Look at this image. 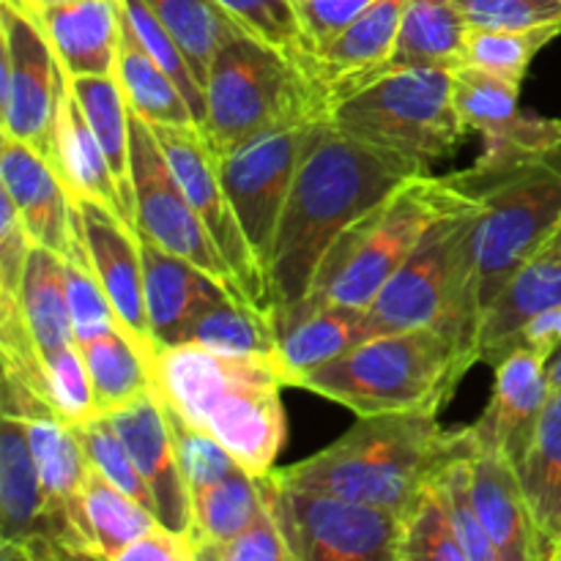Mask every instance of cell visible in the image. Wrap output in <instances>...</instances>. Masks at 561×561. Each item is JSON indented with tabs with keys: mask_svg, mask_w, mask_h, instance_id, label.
Here are the masks:
<instances>
[{
	"mask_svg": "<svg viewBox=\"0 0 561 561\" xmlns=\"http://www.w3.org/2000/svg\"><path fill=\"white\" fill-rule=\"evenodd\" d=\"M471 27L526 31L561 22V0H455Z\"/></svg>",
	"mask_w": 561,
	"mask_h": 561,
	"instance_id": "c3c4849f",
	"label": "cell"
},
{
	"mask_svg": "<svg viewBox=\"0 0 561 561\" xmlns=\"http://www.w3.org/2000/svg\"><path fill=\"white\" fill-rule=\"evenodd\" d=\"M409 0H376L307 60L305 71L329 110L389 69Z\"/></svg>",
	"mask_w": 561,
	"mask_h": 561,
	"instance_id": "44dd1931",
	"label": "cell"
},
{
	"mask_svg": "<svg viewBox=\"0 0 561 561\" xmlns=\"http://www.w3.org/2000/svg\"><path fill=\"white\" fill-rule=\"evenodd\" d=\"M118 436L124 438L131 460L140 469L148 491L153 496V515L164 529L195 540V513L192 491L179 463L173 427L168 409L157 389L131 400L124 409L107 414Z\"/></svg>",
	"mask_w": 561,
	"mask_h": 561,
	"instance_id": "d6986e66",
	"label": "cell"
},
{
	"mask_svg": "<svg viewBox=\"0 0 561 561\" xmlns=\"http://www.w3.org/2000/svg\"><path fill=\"white\" fill-rule=\"evenodd\" d=\"M170 36L179 42L190 60L192 71L206 88L208 69L219 49L233 36L244 33L247 27L222 9L219 0H148ZM250 33V31H247Z\"/></svg>",
	"mask_w": 561,
	"mask_h": 561,
	"instance_id": "d590c367",
	"label": "cell"
},
{
	"mask_svg": "<svg viewBox=\"0 0 561 561\" xmlns=\"http://www.w3.org/2000/svg\"><path fill=\"white\" fill-rule=\"evenodd\" d=\"M140 236L142 250L146 310L153 348H173V345L184 343L186 329L195 321L197 312L230 290L186 257L173 255L148 236Z\"/></svg>",
	"mask_w": 561,
	"mask_h": 561,
	"instance_id": "d4e9b609",
	"label": "cell"
},
{
	"mask_svg": "<svg viewBox=\"0 0 561 561\" xmlns=\"http://www.w3.org/2000/svg\"><path fill=\"white\" fill-rule=\"evenodd\" d=\"M77 348L91 373L99 414H113L153 389L151 362L121 329L80 340Z\"/></svg>",
	"mask_w": 561,
	"mask_h": 561,
	"instance_id": "836d02e7",
	"label": "cell"
},
{
	"mask_svg": "<svg viewBox=\"0 0 561 561\" xmlns=\"http://www.w3.org/2000/svg\"><path fill=\"white\" fill-rule=\"evenodd\" d=\"M551 561H561V537H559V542H557V546H553V553H551Z\"/></svg>",
	"mask_w": 561,
	"mask_h": 561,
	"instance_id": "6f0895ef",
	"label": "cell"
},
{
	"mask_svg": "<svg viewBox=\"0 0 561 561\" xmlns=\"http://www.w3.org/2000/svg\"><path fill=\"white\" fill-rule=\"evenodd\" d=\"M124 22L135 33L137 42L142 44V49L173 77V82L181 88L186 102H190L197 124L203 126V121H206V88L201 85L190 60H186L184 49L170 36V31L162 25L157 11L148 5V0H124Z\"/></svg>",
	"mask_w": 561,
	"mask_h": 561,
	"instance_id": "60d3db41",
	"label": "cell"
},
{
	"mask_svg": "<svg viewBox=\"0 0 561 561\" xmlns=\"http://www.w3.org/2000/svg\"><path fill=\"white\" fill-rule=\"evenodd\" d=\"M75 206L93 272H96L107 299L113 301L124 332L151 362L157 348H153L146 310L140 236L118 211L102 206V203L75 197Z\"/></svg>",
	"mask_w": 561,
	"mask_h": 561,
	"instance_id": "e0dca14e",
	"label": "cell"
},
{
	"mask_svg": "<svg viewBox=\"0 0 561 561\" xmlns=\"http://www.w3.org/2000/svg\"><path fill=\"white\" fill-rule=\"evenodd\" d=\"M520 85L477 66H455V102L469 131H480L485 159L529 157L561 146V121L520 110Z\"/></svg>",
	"mask_w": 561,
	"mask_h": 561,
	"instance_id": "ac0fdd59",
	"label": "cell"
},
{
	"mask_svg": "<svg viewBox=\"0 0 561 561\" xmlns=\"http://www.w3.org/2000/svg\"><path fill=\"white\" fill-rule=\"evenodd\" d=\"M327 115L348 135L422 164L453 157L469 131L455 102V69L447 66L383 71Z\"/></svg>",
	"mask_w": 561,
	"mask_h": 561,
	"instance_id": "ba28073f",
	"label": "cell"
},
{
	"mask_svg": "<svg viewBox=\"0 0 561 561\" xmlns=\"http://www.w3.org/2000/svg\"><path fill=\"white\" fill-rule=\"evenodd\" d=\"M33 247L14 203L0 192V299H16Z\"/></svg>",
	"mask_w": 561,
	"mask_h": 561,
	"instance_id": "f907efd6",
	"label": "cell"
},
{
	"mask_svg": "<svg viewBox=\"0 0 561 561\" xmlns=\"http://www.w3.org/2000/svg\"><path fill=\"white\" fill-rule=\"evenodd\" d=\"M16 305H20L27 332L42 356L75 343L64 255L47 250V247H33L20 294H16Z\"/></svg>",
	"mask_w": 561,
	"mask_h": 561,
	"instance_id": "4dcf8cb0",
	"label": "cell"
},
{
	"mask_svg": "<svg viewBox=\"0 0 561 561\" xmlns=\"http://www.w3.org/2000/svg\"><path fill=\"white\" fill-rule=\"evenodd\" d=\"M0 546L3 559L66 557L25 422L14 414H0Z\"/></svg>",
	"mask_w": 561,
	"mask_h": 561,
	"instance_id": "2e32d148",
	"label": "cell"
},
{
	"mask_svg": "<svg viewBox=\"0 0 561 561\" xmlns=\"http://www.w3.org/2000/svg\"><path fill=\"white\" fill-rule=\"evenodd\" d=\"M233 20H239L252 36L283 49L290 58L307 66L310 42L301 25L296 0H219Z\"/></svg>",
	"mask_w": 561,
	"mask_h": 561,
	"instance_id": "bcb514c9",
	"label": "cell"
},
{
	"mask_svg": "<svg viewBox=\"0 0 561 561\" xmlns=\"http://www.w3.org/2000/svg\"><path fill=\"white\" fill-rule=\"evenodd\" d=\"M118 561H197V546L190 537L175 535L159 524L131 542Z\"/></svg>",
	"mask_w": 561,
	"mask_h": 561,
	"instance_id": "f5cc1de1",
	"label": "cell"
},
{
	"mask_svg": "<svg viewBox=\"0 0 561 561\" xmlns=\"http://www.w3.org/2000/svg\"><path fill=\"white\" fill-rule=\"evenodd\" d=\"M277 340L272 312L225 294L197 312L181 345H203L236 356H274Z\"/></svg>",
	"mask_w": 561,
	"mask_h": 561,
	"instance_id": "d6a6232c",
	"label": "cell"
},
{
	"mask_svg": "<svg viewBox=\"0 0 561 561\" xmlns=\"http://www.w3.org/2000/svg\"><path fill=\"white\" fill-rule=\"evenodd\" d=\"M376 0H296L307 42H310V55L318 47H323L329 38L337 36L345 25H351Z\"/></svg>",
	"mask_w": 561,
	"mask_h": 561,
	"instance_id": "816d5d0a",
	"label": "cell"
},
{
	"mask_svg": "<svg viewBox=\"0 0 561 561\" xmlns=\"http://www.w3.org/2000/svg\"><path fill=\"white\" fill-rule=\"evenodd\" d=\"M85 513L91 520L93 537H96L99 553L107 561H118L131 542L159 526L151 510H146L129 493L104 480L96 469H88Z\"/></svg>",
	"mask_w": 561,
	"mask_h": 561,
	"instance_id": "74e56055",
	"label": "cell"
},
{
	"mask_svg": "<svg viewBox=\"0 0 561 561\" xmlns=\"http://www.w3.org/2000/svg\"><path fill=\"white\" fill-rule=\"evenodd\" d=\"M480 206L474 230L477 294L482 312L515 272L561 225V146L546 153L477 159L453 173Z\"/></svg>",
	"mask_w": 561,
	"mask_h": 561,
	"instance_id": "52a82bcc",
	"label": "cell"
},
{
	"mask_svg": "<svg viewBox=\"0 0 561 561\" xmlns=\"http://www.w3.org/2000/svg\"><path fill=\"white\" fill-rule=\"evenodd\" d=\"M518 477L551 561L553 546L561 537V389H553L542 411L529 453L518 466Z\"/></svg>",
	"mask_w": 561,
	"mask_h": 561,
	"instance_id": "1f68e13d",
	"label": "cell"
},
{
	"mask_svg": "<svg viewBox=\"0 0 561 561\" xmlns=\"http://www.w3.org/2000/svg\"><path fill=\"white\" fill-rule=\"evenodd\" d=\"M0 192L11 197L33 244L64 257L75 250L80 219L53 159L27 142L0 135Z\"/></svg>",
	"mask_w": 561,
	"mask_h": 561,
	"instance_id": "7402d4cb",
	"label": "cell"
},
{
	"mask_svg": "<svg viewBox=\"0 0 561 561\" xmlns=\"http://www.w3.org/2000/svg\"><path fill=\"white\" fill-rule=\"evenodd\" d=\"M548 376H551V387L561 389V354H557L548 365Z\"/></svg>",
	"mask_w": 561,
	"mask_h": 561,
	"instance_id": "9f6ffc18",
	"label": "cell"
},
{
	"mask_svg": "<svg viewBox=\"0 0 561 561\" xmlns=\"http://www.w3.org/2000/svg\"><path fill=\"white\" fill-rule=\"evenodd\" d=\"M553 387L548 359L529 345H515L493 365L491 403L469 425L477 447L496 449L515 463L526 458Z\"/></svg>",
	"mask_w": 561,
	"mask_h": 561,
	"instance_id": "ffe728a7",
	"label": "cell"
},
{
	"mask_svg": "<svg viewBox=\"0 0 561 561\" xmlns=\"http://www.w3.org/2000/svg\"><path fill=\"white\" fill-rule=\"evenodd\" d=\"M118 82L129 107L151 126H192L197 124L190 102L173 77L142 49L135 33L124 22L118 55ZM201 126V124H197Z\"/></svg>",
	"mask_w": 561,
	"mask_h": 561,
	"instance_id": "e575fe53",
	"label": "cell"
},
{
	"mask_svg": "<svg viewBox=\"0 0 561 561\" xmlns=\"http://www.w3.org/2000/svg\"><path fill=\"white\" fill-rule=\"evenodd\" d=\"M471 370L463 348L436 327L367 337L340 359L301 378L299 389L345 405L356 416L442 414Z\"/></svg>",
	"mask_w": 561,
	"mask_h": 561,
	"instance_id": "277c9868",
	"label": "cell"
},
{
	"mask_svg": "<svg viewBox=\"0 0 561 561\" xmlns=\"http://www.w3.org/2000/svg\"><path fill=\"white\" fill-rule=\"evenodd\" d=\"M469 27V20L455 0H409L389 69H403V66L455 69L463 64Z\"/></svg>",
	"mask_w": 561,
	"mask_h": 561,
	"instance_id": "f546056e",
	"label": "cell"
},
{
	"mask_svg": "<svg viewBox=\"0 0 561 561\" xmlns=\"http://www.w3.org/2000/svg\"><path fill=\"white\" fill-rule=\"evenodd\" d=\"M471 433V431H469ZM471 496L499 561H548V546L531 515L518 469L507 455L471 438Z\"/></svg>",
	"mask_w": 561,
	"mask_h": 561,
	"instance_id": "603a6c76",
	"label": "cell"
},
{
	"mask_svg": "<svg viewBox=\"0 0 561 561\" xmlns=\"http://www.w3.org/2000/svg\"><path fill=\"white\" fill-rule=\"evenodd\" d=\"M466 438V427L444 431L427 411L359 416L337 442L279 471L296 485L403 515Z\"/></svg>",
	"mask_w": 561,
	"mask_h": 561,
	"instance_id": "3957f363",
	"label": "cell"
},
{
	"mask_svg": "<svg viewBox=\"0 0 561 561\" xmlns=\"http://www.w3.org/2000/svg\"><path fill=\"white\" fill-rule=\"evenodd\" d=\"M0 414H14L25 422L33 460H36L49 507L58 520L66 557L102 559L85 513V480L91 463L82 453L75 427L60 420L53 405L31 383L9 370H3Z\"/></svg>",
	"mask_w": 561,
	"mask_h": 561,
	"instance_id": "7c38bea8",
	"label": "cell"
},
{
	"mask_svg": "<svg viewBox=\"0 0 561 561\" xmlns=\"http://www.w3.org/2000/svg\"><path fill=\"white\" fill-rule=\"evenodd\" d=\"M153 389L197 431L217 438L250 474L274 469L285 442L283 387L272 356L173 345L153 354Z\"/></svg>",
	"mask_w": 561,
	"mask_h": 561,
	"instance_id": "7a4b0ae2",
	"label": "cell"
},
{
	"mask_svg": "<svg viewBox=\"0 0 561 561\" xmlns=\"http://www.w3.org/2000/svg\"><path fill=\"white\" fill-rule=\"evenodd\" d=\"M458 184V181H455ZM474 197L436 219L403 266L378 290L370 310L376 332L436 327L453 334L471 365L480 362L482 305L477 294V230Z\"/></svg>",
	"mask_w": 561,
	"mask_h": 561,
	"instance_id": "5b68a950",
	"label": "cell"
},
{
	"mask_svg": "<svg viewBox=\"0 0 561 561\" xmlns=\"http://www.w3.org/2000/svg\"><path fill=\"white\" fill-rule=\"evenodd\" d=\"M559 230H561V225H559Z\"/></svg>",
	"mask_w": 561,
	"mask_h": 561,
	"instance_id": "680465c9",
	"label": "cell"
},
{
	"mask_svg": "<svg viewBox=\"0 0 561 561\" xmlns=\"http://www.w3.org/2000/svg\"><path fill=\"white\" fill-rule=\"evenodd\" d=\"M16 5H22L25 11H38L47 9V5H58V3H71V0H14Z\"/></svg>",
	"mask_w": 561,
	"mask_h": 561,
	"instance_id": "11a10c76",
	"label": "cell"
},
{
	"mask_svg": "<svg viewBox=\"0 0 561 561\" xmlns=\"http://www.w3.org/2000/svg\"><path fill=\"white\" fill-rule=\"evenodd\" d=\"M561 305V230L551 236L482 312L480 359L496 365L526 327Z\"/></svg>",
	"mask_w": 561,
	"mask_h": 561,
	"instance_id": "484cf974",
	"label": "cell"
},
{
	"mask_svg": "<svg viewBox=\"0 0 561 561\" xmlns=\"http://www.w3.org/2000/svg\"><path fill=\"white\" fill-rule=\"evenodd\" d=\"M66 75L42 25L14 0L0 5V131L53 159Z\"/></svg>",
	"mask_w": 561,
	"mask_h": 561,
	"instance_id": "4fadbf2b",
	"label": "cell"
},
{
	"mask_svg": "<svg viewBox=\"0 0 561 561\" xmlns=\"http://www.w3.org/2000/svg\"><path fill=\"white\" fill-rule=\"evenodd\" d=\"M263 507L266 502H263L261 480L244 466H236L228 477L192 493L197 553L244 531L247 526L255 524Z\"/></svg>",
	"mask_w": 561,
	"mask_h": 561,
	"instance_id": "8d00e7d4",
	"label": "cell"
},
{
	"mask_svg": "<svg viewBox=\"0 0 561 561\" xmlns=\"http://www.w3.org/2000/svg\"><path fill=\"white\" fill-rule=\"evenodd\" d=\"M82 113L107 157L118 184L126 222L135 228V184H131V110L118 77H75L69 80ZM137 230V228H135Z\"/></svg>",
	"mask_w": 561,
	"mask_h": 561,
	"instance_id": "f1b7e54d",
	"label": "cell"
},
{
	"mask_svg": "<svg viewBox=\"0 0 561 561\" xmlns=\"http://www.w3.org/2000/svg\"><path fill=\"white\" fill-rule=\"evenodd\" d=\"M44 370V398L53 405L55 414L69 425H80L99 414L96 392H93L91 373L82 359L77 343L64 345L42 356Z\"/></svg>",
	"mask_w": 561,
	"mask_h": 561,
	"instance_id": "f6af8a7d",
	"label": "cell"
},
{
	"mask_svg": "<svg viewBox=\"0 0 561 561\" xmlns=\"http://www.w3.org/2000/svg\"><path fill=\"white\" fill-rule=\"evenodd\" d=\"M131 110V107H129ZM131 184H135V228L173 255L186 257L203 272L222 283L236 299L247 301L239 279L225 263L222 252L214 244L211 233L203 225L201 214L186 197L184 186L175 179L173 168L164 159L162 146L151 124L131 110Z\"/></svg>",
	"mask_w": 561,
	"mask_h": 561,
	"instance_id": "5bb4252c",
	"label": "cell"
},
{
	"mask_svg": "<svg viewBox=\"0 0 561 561\" xmlns=\"http://www.w3.org/2000/svg\"><path fill=\"white\" fill-rule=\"evenodd\" d=\"M515 345H529L537 354L546 356L548 365H551L553 356L561 354V305L551 307V310H546L542 316H537L535 321L520 332Z\"/></svg>",
	"mask_w": 561,
	"mask_h": 561,
	"instance_id": "db71d44e",
	"label": "cell"
},
{
	"mask_svg": "<svg viewBox=\"0 0 561 561\" xmlns=\"http://www.w3.org/2000/svg\"><path fill=\"white\" fill-rule=\"evenodd\" d=\"M197 561H294V557H290L288 542H285L283 531H279L277 520H274L272 510L266 504L263 513L255 518V524L230 537L228 542L203 548L197 553Z\"/></svg>",
	"mask_w": 561,
	"mask_h": 561,
	"instance_id": "681fc988",
	"label": "cell"
},
{
	"mask_svg": "<svg viewBox=\"0 0 561 561\" xmlns=\"http://www.w3.org/2000/svg\"><path fill=\"white\" fill-rule=\"evenodd\" d=\"M257 480L294 561H398L400 513L296 485L279 469Z\"/></svg>",
	"mask_w": 561,
	"mask_h": 561,
	"instance_id": "30bf717a",
	"label": "cell"
},
{
	"mask_svg": "<svg viewBox=\"0 0 561 561\" xmlns=\"http://www.w3.org/2000/svg\"><path fill=\"white\" fill-rule=\"evenodd\" d=\"M321 115H327V107L305 66L252 33L230 38L208 69L201 129L214 151L272 126Z\"/></svg>",
	"mask_w": 561,
	"mask_h": 561,
	"instance_id": "9c48e42d",
	"label": "cell"
},
{
	"mask_svg": "<svg viewBox=\"0 0 561 561\" xmlns=\"http://www.w3.org/2000/svg\"><path fill=\"white\" fill-rule=\"evenodd\" d=\"M561 36V22L526 31H496V27H469L463 49V64L482 71L504 77V80L524 85L531 60L546 44Z\"/></svg>",
	"mask_w": 561,
	"mask_h": 561,
	"instance_id": "ab89813d",
	"label": "cell"
},
{
	"mask_svg": "<svg viewBox=\"0 0 561 561\" xmlns=\"http://www.w3.org/2000/svg\"><path fill=\"white\" fill-rule=\"evenodd\" d=\"M151 129L157 135L159 146H162L164 159L173 168L175 179L184 186L186 197H190L195 211L201 214L203 225L211 233L214 244H217L225 263H228L230 272L239 279L241 294L247 296L250 305L272 312L268 310L266 277H263L261 266L255 261V252H252L250 241L244 236V228H241L239 217H236L233 206H230L222 175H219L217 151L208 142V137L203 135L197 124L151 126Z\"/></svg>",
	"mask_w": 561,
	"mask_h": 561,
	"instance_id": "9a60e30c",
	"label": "cell"
},
{
	"mask_svg": "<svg viewBox=\"0 0 561 561\" xmlns=\"http://www.w3.org/2000/svg\"><path fill=\"white\" fill-rule=\"evenodd\" d=\"M64 261H66V294H69L71 323H75V343H80V340H88V337H96V334L113 332V329H121V332H124L113 301L107 299L96 272H93L80 228H77L75 250H71ZM126 337H129V334H126Z\"/></svg>",
	"mask_w": 561,
	"mask_h": 561,
	"instance_id": "7bdbcfd3",
	"label": "cell"
},
{
	"mask_svg": "<svg viewBox=\"0 0 561 561\" xmlns=\"http://www.w3.org/2000/svg\"><path fill=\"white\" fill-rule=\"evenodd\" d=\"M27 14L42 25L69 80L118 77L124 0H71Z\"/></svg>",
	"mask_w": 561,
	"mask_h": 561,
	"instance_id": "cb8c5ba5",
	"label": "cell"
},
{
	"mask_svg": "<svg viewBox=\"0 0 561 561\" xmlns=\"http://www.w3.org/2000/svg\"><path fill=\"white\" fill-rule=\"evenodd\" d=\"M463 201L466 192L453 175L422 173L398 186L334 239L318 266L310 294L277 334L321 307H370L425 230Z\"/></svg>",
	"mask_w": 561,
	"mask_h": 561,
	"instance_id": "8992f818",
	"label": "cell"
},
{
	"mask_svg": "<svg viewBox=\"0 0 561 561\" xmlns=\"http://www.w3.org/2000/svg\"><path fill=\"white\" fill-rule=\"evenodd\" d=\"M53 164L58 168L60 179L69 186L71 197H88L102 206L113 208L126 219L124 203H121L118 184L113 179L107 157L82 113L77 93L66 77L64 93L58 107V129H55V153Z\"/></svg>",
	"mask_w": 561,
	"mask_h": 561,
	"instance_id": "83f0119b",
	"label": "cell"
},
{
	"mask_svg": "<svg viewBox=\"0 0 561 561\" xmlns=\"http://www.w3.org/2000/svg\"><path fill=\"white\" fill-rule=\"evenodd\" d=\"M164 403V400H162ZM170 416V427H173V438H175V449H179V463L181 471L186 477V485L190 491H203V488L214 485L222 477H228L236 466H241L222 444L217 442L214 436H208L206 431H197L192 427L190 422L181 420L168 403H164Z\"/></svg>",
	"mask_w": 561,
	"mask_h": 561,
	"instance_id": "7dc6e473",
	"label": "cell"
},
{
	"mask_svg": "<svg viewBox=\"0 0 561 561\" xmlns=\"http://www.w3.org/2000/svg\"><path fill=\"white\" fill-rule=\"evenodd\" d=\"M422 173L427 164L370 146L334 126L329 115L316 121L266 266L268 310L277 329L307 299L334 239Z\"/></svg>",
	"mask_w": 561,
	"mask_h": 561,
	"instance_id": "6da1fadb",
	"label": "cell"
},
{
	"mask_svg": "<svg viewBox=\"0 0 561 561\" xmlns=\"http://www.w3.org/2000/svg\"><path fill=\"white\" fill-rule=\"evenodd\" d=\"M316 121L318 118L288 121V124L257 131L225 151H217L225 192H228L230 206H233L247 241L255 252L263 277H266L285 201L290 195L301 153H305Z\"/></svg>",
	"mask_w": 561,
	"mask_h": 561,
	"instance_id": "8fae6325",
	"label": "cell"
},
{
	"mask_svg": "<svg viewBox=\"0 0 561 561\" xmlns=\"http://www.w3.org/2000/svg\"><path fill=\"white\" fill-rule=\"evenodd\" d=\"M398 561H469L449 518L447 502L436 485V477L416 493L403 513Z\"/></svg>",
	"mask_w": 561,
	"mask_h": 561,
	"instance_id": "f35d334b",
	"label": "cell"
},
{
	"mask_svg": "<svg viewBox=\"0 0 561 561\" xmlns=\"http://www.w3.org/2000/svg\"><path fill=\"white\" fill-rule=\"evenodd\" d=\"M376 334V323H373L367 307H321L279 332L277 351L272 359L283 373L285 383L299 389L307 373L340 359Z\"/></svg>",
	"mask_w": 561,
	"mask_h": 561,
	"instance_id": "4316f807",
	"label": "cell"
},
{
	"mask_svg": "<svg viewBox=\"0 0 561 561\" xmlns=\"http://www.w3.org/2000/svg\"><path fill=\"white\" fill-rule=\"evenodd\" d=\"M71 427H75L77 438H80L82 453H85L91 469H96L104 480L113 482L115 488L129 493L131 499H137L142 507L153 513L151 491H148L140 469H137L135 460H131L129 449H126L124 438L118 436V431H115V425L110 422V416L96 414L88 422H80V425ZM153 518H157V515H153Z\"/></svg>",
	"mask_w": 561,
	"mask_h": 561,
	"instance_id": "ee69618b",
	"label": "cell"
},
{
	"mask_svg": "<svg viewBox=\"0 0 561 561\" xmlns=\"http://www.w3.org/2000/svg\"><path fill=\"white\" fill-rule=\"evenodd\" d=\"M469 431V427H466ZM436 485L447 502L449 518H453L458 540L463 546L469 561H499L496 546L488 537L482 526L480 513H477L474 496H471V433L466 438L463 449L455 453L447 463L438 469Z\"/></svg>",
	"mask_w": 561,
	"mask_h": 561,
	"instance_id": "b9f144b4",
	"label": "cell"
}]
</instances>
